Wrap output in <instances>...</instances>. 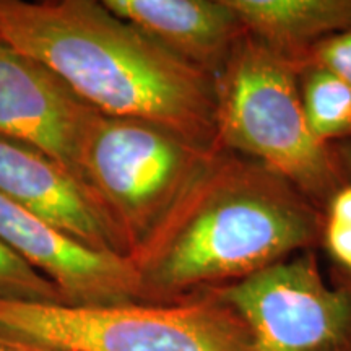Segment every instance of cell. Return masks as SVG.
<instances>
[{"instance_id": "7c38bea8", "label": "cell", "mask_w": 351, "mask_h": 351, "mask_svg": "<svg viewBox=\"0 0 351 351\" xmlns=\"http://www.w3.org/2000/svg\"><path fill=\"white\" fill-rule=\"evenodd\" d=\"M301 101L307 124L322 142L341 143L351 138V86L317 65L298 70Z\"/></svg>"}, {"instance_id": "2e32d148", "label": "cell", "mask_w": 351, "mask_h": 351, "mask_svg": "<svg viewBox=\"0 0 351 351\" xmlns=\"http://www.w3.org/2000/svg\"><path fill=\"white\" fill-rule=\"evenodd\" d=\"M0 351H32L29 346L23 343V341L12 339V337L5 335L0 332Z\"/></svg>"}, {"instance_id": "ba28073f", "label": "cell", "mask_w": 351, "mask_h": 351, "mask_svg": "<svg viewBox=\"0 0 351 351\" xmlns=\"http://www.w3.org/2000/svg\"><path fill=\"white\" fill-rule=\"evenodd\" d=\"M0 239L54 283L67 306L143 302L142 285L129 257L98 251L3 195Z\"/></svg>"}, {"instance_id": "7a4b0ae2", "label": "cell", "mask_w": 351, "mask_h": 351, "mask_svg": "<svg viewBox=\"0 0 351 351\" xmlns=\"http://www.w3.org/2000/svg\"><path fill=\"white\" fill-rule=\"evenodd\" d=\"M0 39L49 67L99 112L217 148L215 78L95 0H0Z\"/></svg>"}, {"instance_id": "30bf717a", "label": "cell", "mask_w": 351, "mask_h": 351, "mask_svg": "<svg viewBox=\"0 0 351 351\" xmlns=\"http://www.w3.org/2000/svg\"><path fill=\"white\" fill-rule=\"evenodd\" d=\"M103 5L213 78L245 34L228 0H103Z\"/></svg>"}, {"instance_id": "ac0fdd59", "label": "cell", "mask_w": 351, "mask_h": 351, "mask_svg": "<svg viewBox=\"0 0 351 351\" xmlns=\"http://www.w3.org/2000/svg\"><path fill=\"white\" fill-rule=\"evenodd\" d=\"M2 46H3V43H2V39H0V49H2Z\"/></svg>"}, {"instance_id": "3957f363", "label": "cell", "mask_w": 351, "mask_h": 351, "mask_svg": "<svg viewBox=\"0 0 351 351\" xmlns=\"http://www.w3.org/2000/svg\"><path fill=\"white\" fill-rule=\"evenodd\" d=\"M217 148L274 171L326 212L351 184V147L307 124L298 67L247 33L215 77Z\"/></svg>"}, {"instance_id": "5bb4252c", "label": "cell", "mask_w": 351, "mask_h": 351, "mask_svg": "<svg viewBox=\"0 0 351 351\" xmlns=\"http://www.w3.org/2000/svg\"><path fill=\"white\" fill-rule=\"evenodd\" d=\"M306 64L326 69L351 86V28L315 44L301 65Z\"/></svg>"}, {"instance_id": "4fadbf2b", "label": "cell", "mask_w": 351, "mask_h": 351, "mask_svg": "<svg viewBox=\"0 0 351 351\" xmlns=\"http://www.w3.org/2000/svg\"><path fill=\"white\" fill-rule=\"evenodd\" d=\"M0 300L65 304L56 285L0 239Z\"/></svg>"}, {"instance_id": "277c9868", "label": "cell", "mask_w": 351, "mask_h": 351, "mask_svg": "<svg viewBox=\"0 0 351 351\" xmlns=\"http://www.w3.org/2000/svg\"><path fill=\"white\" fill-rule=\"evenodd\" d=\"M0 332L64 351H257L239 315L207 289L112 306L0 300Z\"/></svg>"}, {"instance_id": "e0dca14e", "label": "cell", "mask_w": 351, "mask_h": 351, "mask_svg": "<svg viewBox=\"0 0 351 351\" xmlns=\"http://www.w3.org/2000/svg\"><path fill=\"white\" fill-rule=\"evenodd\" d=\"M26 343V341H23ZM29 346V350L32 351H64V350H56V348H51V346H43V345H34V343H26Z\"/></svg>"}, {"instance_id": "5b68a950", "label": "cell", "mask_w": 351, "mask_h": 351, "mask_svg": "<svg viewBox=\"0 0 351 351\" xmlns=\"http://www.w3.org/2000/svg\"><path fill=\"white\" fill-rule=\"evenodd\" d=\"M215 152L163 127L101 114L83 158V182L127 256L155 231Z\"/></svg>"}, {"instance_id": "8fae6325", "label": "cell", "mask_w": 351, "mask_h": 351, "mask_svg": "<svg viewBox=\"0 0 351 351\" xmlns=\"http://www.w3.org/2000/svg\"><path fill=\"white\" fill-rule=\"evenodd\" d=\"M249 36L300 67L324 39L351 28V0H228Z\"/></svg>"}, {"instance_id": "6da1fadb", "label": "cell", "mask_w": 351, "mask_h": 351, "mask_svg": "<svg viewBox=\"0 0 351 351\" xmlns=\"http://www.w3.org/2000/svg\"><path fill=\"white\" fill-rule=\"evenodd\" d=\"M326 212L251 158L217 150L129 258L143 302L234 283L322 244Z\"/></svg>"}, {"instance_id": "8992f818", "label": "cell", "mask_w": 351, "mask_h": 351, "mask_svg": "<svg viewBox=\"0 0 351 351\" xmlns=\"http://www.w3.org/2000/svg\"><path fill=\"white\" fill-rule=\"evenodd\" d=\"M207 291L239 315L257 351H351V280L328 283L314 251Z\"/></svg>"}, {"instance_id": "9a60e30c", "label": "cell", "mask_w": 351, "mask_h": 351, "mask_svg": "<svg viewBox=\"0 0 351 351\" xmlns=\"http://www.w3.org/2000/svg\"><path fill=\"white\" fill-rule=\"evenodd\" d=\"M322 244L346 278L351 280V221L326 217Z\"/></svg>"}, {"instance_id": "9c48e42d", "label": "cell", "mask_w": 351, "mask_h": 351, "mask_svg": "<svg viewBox=\"0 0 351 351\" xmlns=\"http://www.w3.org/2000/svg\"><path fill=\"white\" fill-rule=\"evenodd\" d=\"M0 195L98 251L127 256L103 208L75 176L5 137H0Z\"/></svg>"}, {"instance_id": "52a82bcc", "label": "cell", "mask_w": 351, "mask_h": 351, "mask_svg": "<svg viewBox=\"0 0 351 351\" xmlns=\"http://www.w3.org/2000/svg\"><path fill=\"white\" fill-rule=\"evenodd\" d=\"M101 114L49 67L3 44L0 137L44 153L85 186L83 158Z\"/></svg>"}]
</instances>
